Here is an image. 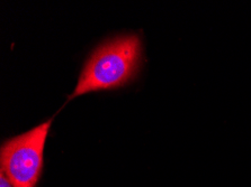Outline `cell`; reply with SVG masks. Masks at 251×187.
I'll list each match as a JSON object with an SVG mask.
<instances>
[{"label":"cell","mask_w":251,"mask_h":187,"mask_svg":"<svg viewBox=\"0 0 251 187\" xmlns=\"http://www.w3.org/2000/svg\"><path fill=\"white\" fill-rule=\"evenodd\" d=\"M142 41L138 34H123L104 41L90 53L68 101L95 91L119 89L139 74Z\"/></svg>","instance_id":"cell-1"},{"label":"cell","mask_w":251,"mask_h":187,"mask_svg":"<svg viewBox=\"0 0 251 187\" xmlns=\"http://www.w3.org/2000/svg\"><path fill=\"white\" fill-rule=\"evenodd\" d=\"M52 121L50 118L1 144V174L14 187H36L43 171L44 147Z\"/></svg>","instance_id":"cell-2"},{"label":"cell","mask_w":251,"mask_h":187,"mask_svg":"<svg viewBox=\"0 0 251 187\" xmlns=\"http://www.w3.org/2000/svg\"><path fill=\"white\" fill-rule=\"evenodd\" d=\"M0 187H14V186L11 185L8 179H7V178L1 174V176H0Z\"/></svg>","instance_id":"cell-3"}]
</instances>
